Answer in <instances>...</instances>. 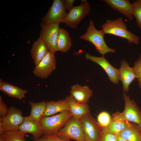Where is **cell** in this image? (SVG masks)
Returning <instances> with one entry per match:
<instances>
[{
  "label": "cell",
  "instance_id": "1",
  "mask_svg": "<svg viewBox=\"0 0 141 141\" xmlns=\"http://www.w3.org/2000/svg\"><path fill=\"white\" fill-rule=\"evenodd\" d=\"M105 34L114 35L126 39L128 43L139 44V36L130 32L127 29L126 25L121 17L115 20L108 19L101 27Z\"/></svg>",
  "mask_w": 141,
  "mask_h": 141
},
{
  "label": "cell",
  "instance_id": "2",
  "mask_svg": "<svg viewBox=\"0 0 141 141\" xmlns=\"http://www.w3.org/2000/svg\"><path fill=\"white\" fill-rule=\"evenodd\" d=\"M105 34L103 30H97L95 27L93 21L90 20L86 31L79 38L92 43L96 50L102 56H104L107 53L116 52L115 49L110 48L106 44L104 39V36Z\"/></svg>",
  "mask_w": 141,
  "mask_h": 141
},
{
  "label": "cell",
  "instance_id": "3",
  "mask_svg": "<svg viewBox=\"0 0 141 141\" xmlns=\"http://www.w3.org/2000/svg\"><path fill=\"white\" fill-rule=\"evenodd\" d=\"M72 116L70 111H67L54 115L43 117L40 122L43 130L44 135L57 134Z\"/></svg>",
  "mask_w": 141,
  "mask_h": 141
},
{
  "label": "cell",
  "instance_id": "4",
  "mask_svg": "<svg viewBox=\"0 0 141 141\" xmlns=\"http://www.w3.org/2000/svg\"><path fill=\"white\" fill-rule=\"evenodd\" d=\"M79 119L85 141H100L102 127L90 112Z\"/></svg>",
  "mask_w": 141,
  "mask_h": 141
},
{
  "label": "cell",
  "instance_id": "5",
  "mask_svg": "<svg viewBox=\"0 0 141 141\" xmlns=\"http://www.w3.org/2000/svg\"><path fill=\"white\" fill-rule=\"evenodd\" d=\"M61 139L85 141L79 119L72 116L57 133Z\"/></svg>",
  "mask_w": 141,
  "mask_h": 141
},
{
  "label": "cell",
  "instance_id": "6",
  "mask_svg": "<svg viewBox=\"0 0 141 141\" xmlns=\"http://www.w3.org/2000/svg\"><path fill=\"white\" fill-rule=\"evenodd\" d=\"M91 9L89 1L81 0L80 5L73 6L69 10L63 22L71 28H77L81 20L90 14Z\"/></svg>",
  "mask_w": 141,
  "mask_h": 141
},
{
  "label": "cell",
  "instance_id": "7",
  "mask_svg": "<svg viewBox=\"0 0 141 141\" xmlns=\"http://www.w3.org/2000/svg\"><path fill=\"white\" fill-rule=\"evenodd\" d=\"M20 109L10 107L7 115L0 118V134L5 131L18 130L24 119Z\"/></svg>",
  "mask_w": 141,
  "mask_h": 141
},
{
  "label": "cell",
  "instance_id": "8",
  "mask_svg": "<svg viewBox=\"0 0 141 141\" xmlns=\"http://www.w3.org/2000/svg\"><path fill=\"white\" fill-rule=\"evenodd\" d=\"M59 23L41 24L39 38L45 43L49 51L55 53L57 51V39L60 29Z\"/></svg>",
  "mask_w": 141,
  "mask_h": 141
},
{
  "label": "cell",
  "instance_id": "9",
  "mask_svg": "<svg viewBox=\"0 0 141 141\" xmlns=\"http://www.w3.org/2000/svg\"><path fill=\"white\" fill-rule=\"evenodd\" d=\"M64 0H54L46 15L41 19L42 22L45 24L63 23L66 16Z\"/></svg>",
  "mask_w": 141,
  "mask_h": 141
},
{
  "label": "cell",
  "instance_id": "10",
  "mask_svg": "<svg viewBox=\"0 0 141 141\" xmlns=\"http://www.w3.org/2000/svg\"><path fill=\"white\" fill-rule=\"evenodd\" d=\"M54 54L49 51L43 59L36 65L33 71L35 76L42 79L46 78L56 69Z\"/></svg>",
  "mask_w": 141,
  "mask_h": 141
},
{
  "label": "cell",
  "instance_id": "11",
  "mask_svg": "<svg viewBox=\"0 0 141 141\" xmlns=\"http://www.w3.org/2000/svg\"><path fill=\"white\" fill-rule=\"evenodd\" d=\"M125 107L122 114L125 119L137 125L141 128V111L135 102L123 93Z\"/></svg>",
  "mask_w": 141,
  "mask_h": 141
},
{
  "label": "cell",
  "instance_id": "12",
  "mask_svg": "<svg viewBox=\"0 0 141 141\" xmlns=\"http://www.w3.org/2000/svg\"><path fill=\"white\" fill-rule=\"evenodd\" d=\"M85 57L86 59L95 62L101 66L107 73L109 79L112 83L116 84L119 83L120 81L119 69L111 65L104 56L98 57L86 53Z\"/></svg>",
  "mask_w": 141,
  "mask_h": 141
},
{
  "label": "cell",
  "instance_id": "13",
  "mask_svg": "<svg viewBox=\"0 0 141 141\" xmlns=\"http://www.w3.org/2000/svg\"><path fill=\"white\" fill-rule=\"evenodd\" d=\"M109 124L102 127L103 131L115 135H119L126 127L129 121L126 120L121 113L117 112L113 115Z\"/></svg>",
  "mask_w": 141,
  "mask_h": 141
},
{
  "label": "cell",
  "instance_id": "14",
  "mask_svg": "<svg viewBox=\"0 0 141 141\" xmlns=\"http://www.w3.org/2000/svg\"><path fill=\"white\" fill-rule=\"evenodd\" d=\"M112 9L119 12L129 20L132 21L134 18L133 5L128 0H103Z\"/></svg>",
  "mask_w": 141,
  "mask_h": 141
},
{
  "label": "cell",
  "instance_id": "15",
  "mask_svg": "<svg viewBox=\"0 0 141 141\" xmlns=\"http://www.w3.org/2000/svg\"><path fill=\"white\" fill-rule=\"evenodd\" d=\"M18 130L25 134H31L33 138L38 139L44 134L43 128L40 122L32 119L29 116L25 117L22 123L19 126Z\"/></svg>",
  "mask_w": 141,
  "mask_h": 141
},
{
  "label": "cell",
  "instance_id": "16",
  "mask_svg": "<svg viewBox=\"0 0 141 141\" xmlns=\"http://www.w3.org/2000/svg\"><path fill=\"white\" fill-rule=\"evenodd\" d=\"M119 69L120 80L122 82L124 92L128 93L130 85L136 78V74L133 68L130 67L124 60L121 61V66Z\"/></svg>",
  "mask_w": 141,
  "mask_h": 141
},
{
  "label": "cell",
  "instance_id": "17",
  "mask_svg": "<svg viewBox=\"0 0 141 141\" xmlns=\"http://www.w3.org/2000/svg\"><path fill=\"white\" fill-rule=\"evenodd\" d=\"M70 89V95L77 101L81 104H87L93 95V91L86 85L76 84L71 86Z\"/></svg>",
  "mask_w": 141,
  "mask_h": 141
},
{
  "label": "cell",
  "instance_id": "18",
  "mask_svg": "<svg viewBox=\"0 0 141 141\" xmlns=\"http://www.w3.org/2000/svg\"><path fill=\"white\" fill-rule=\"evenodd\" d=\"M66 99L69 111L72 116L79 119L90 112V106L87 104L80 103L77 101L71 95L66 96Z\"/></svg>",
  "mask_w": 141,
  "mask_h": 141
},
{
  "label": "cell",
  "instance_id": "19",
  "mask_svg": "<svg viewBox=\"0 0 141 141\" xmlns=\"http://www.w3.org/2000/svg\"><path fill=\"white\" fill-rule=\"evenodd\" d=\"M49 51L44 42L39 37L33 43L30 52L34 64L39 63Z\"/></svg>",
  "mask_w": 141,
  "mask_h": 141
},
{
  "label": "cell",
  "instance_id": "20",
  "mask_svg": "<svg viewBox=\"0 0 141 141\" xmlns=\"http://www.w3.org/2000/svg\"><path fill=\"white\" fill-rule=\"evenodd\" d=\"M0 90L9 97L21 100L24 98L28 91L21 89L0 79Z\"/></svg>",
  "mask_w": 141,
  "mask_h": 141
},
{
  "label": "cell",
  "instance_id": "21",
  "mask_svg": "<svg viewBox=\"0 0 141 141\" xmlns=\"http://www.w3.org/2000/svg\"><path fill=\"white\" fill-rule=\"evenodd\" d=\"M46 107L43 117L54 115L67 111H69L68 103L65 99L46 102Z\"/></svg>",
  "mask_w": 141,
  "mask_h": 141
},
{
  "label": "cell",
  "instance_id": "22",
  "mask_svg": "<svg viewBox=\"0 0 141 141\" xmlns=\"http://www.w3.org/2000/svg\"><path fill=\"white\" fill-rule=\"evenodd\" d=\"M119 135L127 141H141V128L134 123L129 122L126 128Z\"/></svg>",
  "mask_w": 141,
  "mask_h": 141
},
{
  "label": "cell",
  "instance_id": "23",
  "mask_svg": "<svg viewBox=\"0 0 141 141\" xmlns=\"http://www.w3.org/2000/svg\"><path fill=\"white\" fill-rule=\"evenodd\" d=\"M46 102L43 101L34 102L32 101L29 102L31 109L29 116L32 119L37 122H40L45 111L46 107Z\"/></svg>",
  "mask_w": 141,
  "mask_h": 141
},
{
  "label": "cell",
  "instance_id": "24",
  "mask_svg": "<svg viewBox=\"0 0 141 141\" xmlns=\"http://www.w3.org/2000/svg\"><path fill=\"white\" fill-rule=\"evenodd\" d=\"M72 45L71 39L67 31L63 28H60L57 39L58 51L66 52Z\"/></svg>",
  "mask_w": 141,
  "mask_h": 141
},
{
  "label": "cell",
  "instance_id": "25",
  "mask_svg": "<svg viewBox=\"0 0 141 141\" xmlns=\"http://www.w3.org/2000/svg\"><path fill=\"white\" fill-rule=\"evenodd\" d=\"M26 134L19 130L7 131L0 135L3 136L6 141H26Z\"/></svg>",
  "mask_w": 141,
  "mask_h": 141
},
{
  "label": "cell",
  "instance_id": "26",
  "mask_svg": "<svg viewBox=\"0 0 141 141\" xmlns=\"http://www.w3.org/2000/svg\"><path fill=\"white\" fill-rule=\"evenodd\" d=\"M133 16L136 19L137 25L141 31V0L134 2Z\"/></svg>",
  "mask_w": 141,
  "mask_h": 141
},
{
  "label": "cell",
  "instance_id": "27",
  "mask_svg": "<svg viewBox=\"0 0 141 141\" xmlns=\"http://www.w3.org/2000/svg\"><path fill=\"white\" fill-rule=\"evenodd\" d=\"M110 114L107 112L103 111L100 113L97 116V122L102 127L107 126L111 120Z\"/></svg>",
  "mask_w": 141,
  "mask_h": 141
},
{
  "label": "cell",
  "instance_id": "28",
  "mask_svg": "<svg viewBox=\"0 0 141 141\" xmlns=\"http://www.w3.org/2000/svg\"><path fill=\"white\" fill-rule=\"evenodd\" d=\"M133 68L136 76L138 85L141 91V54L134 62Z\"/></svg>",
  "mask_w": 141,
  "mask_h": 141
},
{
  "label": "cell",
  "instance_id": "29",
  "mask_svg": "<svg viewBox=\"0 0 141 141\" xmlns=\"http://www.w3.org/2000/svg\"><path fill=\"white\" fill-rule=\"evenodd\" d=\"M32 141H70L69 140H65L59 137L57 134L43 135L39 138L35 139L31 137Z\"/></svg>",
  "mask_w": 141,
  "mask_h": 141
},
{
  "label": "cell",
  "instance_id": "30",
  "mask_svg": "<svg viewBox=\"0 0 141 141\" xmlns=\"http://www.w3.org/2000/svg\"><path fill=\"white\" fill-rule=\"evenodd\" d=\"M117 135L102 131L100 141H117Z\"/></svg>",
  "mask_w": 141,
  "mask_h": 141
},
{
  "label": "cell",
  "instance_id": "31",
  "mask_svg": "<svg viewBox=\"0 0 141 141\" xmlns=\"http://www.w3.org/2000/svg\"><path fill=\"white\" fill-rule=\"evenodd\" d=\"M6 104L3 102L2 96H0V118L6 116L8 111Z\"/></svg>",
  "mask_w": 141,
  "mask_h": 141
},
{
  "label": "cell",
  "instance_id": "32",
  "mask_svg": "<svg viewBox=\"0 0 141 141\" xmlns=\"http://www.w3.org/2000/svg\"><path fill=\"white\" fill-rule=\"evenodd\" d=\"M75 1V0H64V4L66 10L69 11L73 6V4Z\"/></svg>",
  "mask_w": 141,
  "mask_h": 141
},
{
  "label": "cell",
  "instance_id": "33",
  "mask_svg": "<svg viewBox=\"0 0 141 141\" xmlns=\"http://www.w3.org/2000/svg\"><path fill=\"white\" fill-rule=\"evenodd\" d=\"M117 141H127L126 140L122 138L120 135H118Z\"/></svg>",
  "mask_w": 141,
  "mask_h": 141
},
{
  "label": "cell",
  "instance_id": "34",
  "mask_svg": "<svg viewBox=\"0 0 141 141\" xmlns=\"http://www.w3.org/2000/svg\"><path fill=\"white\" fill-rule=\"evenodd\" d=\"M0 141H6L4 138L2 136H0Z\"/></svg>",
  "mask_w": 141,
  "mask_h": 141
}]
</instances>
